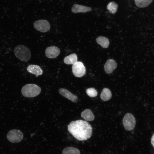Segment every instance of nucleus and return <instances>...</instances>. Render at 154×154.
Instances as JSON below:
<instances>
[{
  "label": "nucleus",
  "instance_id": "1",
  "mask_svg": "<svg viewBox=\"0 0 154 154\" xmlns=\"http://www.w3.org/2000/svg\"><path fill=\"white\" fill-rule=\"evenodd\" d=\"M68 130L76 139L81 141L89 139L92 131L91 125L87 121L82 120L70 122L68 125Z\"/></svg>",
  "mask_w": 154,
  "mask_h": 154
},
{
  "label": "nucleus",
  "instance_id": "2",
  "mask_svg": "<svg viewBox=\"0 0 154 154\" xmlns=\"http://www.w3.org/2000/svg\"><path fill=\"white\" fill-rule=\"evenodd\" d=\"M15 55L20 60L27 62L31 57V54L29 49L26 46L22 44L16 46L14 50Z\"/></svg>",
  "mask_w": 154,
  "mask_h": 154
},
{
  "label": "nucleus",
  "instance_id": "3",
  "mask_svg": "<svg viewBox=\"0 0 154 154\" xmlns=\"http://www.w3.org/2000/svg\"><path fill=\"white\" fill-rule=\"evenodd\" d=\"M21 92L24 96L31 98L39 95L41 92V88L36 84H29L24 86L22 88Z\"/></svg>",
  "mask_w": 154,
  "mask_h": 154
},
{
  "label": "nucleus",
  "instance_id": "4",
  "mask_svg": "<svg viewBox=\"0 0 154 154\" xmlns=\"http://www.w3.org/2000/svg\"><path fill=\"white\" fill-rule=\"evenodd\" d=\"M7 137L8 140L11 142L18 143L22 140L23 135L22 132L19 130L13 129L8 132Z\"/></svg>",
  "mask_w": 154,
  "mask_h": 154
},
{
  "label": "nucleus",
  "instance_id": "5",
  "mask_svg": "<svg viewBox=\"0 0 154 154\" xmlns=\"http://www.w3.org/2000/svg\"><path fill=\"white\" fill-rule=\"evenodd\" d=\"M136 121L135 117L131 114L127 113L124 116L123 123L125 129L130 131L133 129L135 125Z\"/></svg>",
  "mask_w": 154,
  "mask_h": 154
},
{
  "label": "nucleus",
  "instance_id": "6",
  "mask_svg": "<svg viewBox=\"0 0 154 154\" xmlns=\"http://www.w3.org/2000/svg\"><path fill=\"white\" fill-rule=\"evenodd\" d=\"M73 74L76 77H81L86 74V68L81 62L77 61L73 64L72 66Z\"/></svg>",
  "mask_w": 154,
  "mask_h": 154
},
{
  "label": "nucleus",
  "instance_id": "7",
  "mask_svg": "<svg viewBox=\"0 0 154 154\" xmlns=\"http://www.w3.org/2000/svg\"><path fill=\"white\" fill-rule=\"evenodd\" d=\"M34 27L35 29L42 33L48 31L50 28L49 22L44 19H41L35 21L34 23Z\"/></svg>",
  "mask_w": 154,
  "mask_h": 154
},
{
  "label": "nucleus",
  "instance_id": "8",
  "mask_svg": "<svg viewBox=\"0 0 154 154\" xmlns=\"http://www.w3.org/2000/svg\"><path fill=\"white\" fill-rule=\"evenodd\" d=\"M60 49L57 47L52 46L48 47L45 50L46 56L49 58H56L60 54Z\"/></svg>",
  "mask_w": 154,
  "mask_h": 154
},
{
  "label": "nucleus",
  "instance_id": "9",
  "mask_svg": "<svg viewBox=\"0 0 154 154\" xmlns=\"http://www.w3.org/2000/svg\"><path fill=\"white\" fill-rule=\"evenodd\" d=\"M59 93L62 96L74 102H77L78 97L76 95L72 94L67 89L61 88L59 90Z\"/></svg>",
  "mask_w": 154,
  "mask_h": 154
},
{
  "label": "nucleus",
  "instance_id": "10",
  "mask_svg": "<svg viewBox=\"0 0 154 154\" xmlns=\"http://www.w3.org/2000/svg\"><path fill=\"white\" fill-rule=\"evenodd\" d=\"M117 66V63L114 60L109 59L107 61L105 64V71L107 74H110L116 68Z\"/></svg>",
  "mask_w": 154,
  "mask_h": 154
},
{
  "label": "nucleus",
  "instance_id": "11",
  "mask_svg": "<svg viewBox=\"0 0 154 154\" xmlns=\"http://www.w3.org/2000/svg\"><path fill=\"white\" fill-rule=\"evenodd\" d=\"M92 8L85 6L74 4L71 8V11L75 13H86L91 11Z\"/></svg>",
  "mask_w": 154,
  "mask_h": 154
},
{
  "label": "nucleus",
  "instance_id": "12",
  "mask_svg": "<svg viewBox=\"0 0 154 154\" xmlns=\"http://www.w3.org/2000/svg\"><path fill=\"white\" fill-rule=\"evenodd\" d=\"M27 69L29 72L36 75L37 77L41 75L43 73L40 67L37 65H30L27 67Z\"/></svg>",
  "mask_w": 154,
  "mask_h": 154
},
{
  "label": "nucleus",
  "instance_id": "13",
  "mask_svg": "<svg viewBox=\"0 0 154 154\" xmlns=\"http://www.w3.org/2000/svg\"><path fill=\"white\" fill-rule=\"evenodd\" d=\"M81 116L86 120L90 121H93L94 116L92 112L89 109H86L82 112Z\"/></svg>",
  "mask_w": 154,
  "mask_h": 154
},
{
  "label": "nucleus",
  "instance_id": "14",
  "mask_svg": "<svg viewBox=\"0 0 154 154\" xmlns=\"http://www.w3.org/2000/svg\"><path fill=\"white\" fill-rule=\"evenodd\" d=\"M77 62V57L75 53L72 54L65 57L64 62L67 64H73Z\"/></svg>",
  "mask_w": 154,
  "mask_h": 154
},
{
  "label": "nucleus",
  "instance_id": "15",
  "mask_svg": "<svg viewBox=\"0 0 154 154\" xmlns=\"http://www.w3.org/2000/svg\"><path fill=\"white\" fill-rule=\"evenodd\" d=\"M112 94L110 90L106 88H104L100 94V98L104 101L109 100L111 98Z\"/></svg>",
  "mask_w": 154,
  "mask_h": 154
},
{
  "label": "nucleus",
  "instance_id": "16",
  "mask_svg": "<svg viewBox=\"0 0 154 154\" xmlns=\"http://www.w3.org/2000/svg\"><path fill=\"white\" fill-rule=\"evenodd\" d=\"M96 40L97 43L103 48H108L110 44L108 39L104 37H99L96 38Z\"/></svg>",
  "mask_w": 154,
  "mask_h": 154
},
{
  "label": "nucleus",
  "instance_id": "17",
  "mask_svg": "<svg viewBox=\"0 0 154 154\" xmlns=\"http://www.w3.org/2000/svg\"><path fill=\"white\" fill-rule=\"evenodd\" d=\"M62 154H80L79 150L73 147H68L62 151Z\"/></svg>",
  "mask_w": 154,
  "mask_h": 154
},
{
  "label": "nucleus",
  "instance_id": "18",
  "mask_svg": "<svg viewBox=\"0 0 154 154\" xmlns=\"http://www.w3.org/2000/svg\"><path fill=\"white\" fill-rule=\"evenodd\" d=\"M153 0H135L136 5L140 8L145 7L149 5Z\"/></svg>",
  "mask_w": 154,
  "mask_h": 154
},
{
  "label": "nucleus",
  "instance_id": "19",
  "mask_svg": "<svg viewBox=\"0 0 154 154\" xmlns=\"http://www.w3.org/2000/svg\"><path fill=\"white\" fill-rule=\"evenodd\" d=\"M117 4L114 1L110 2L107 5V9L112 14L115 13L117 11Z\"/></svg>",
  "mask_w": 154,
  "mask_h": 154
},
{
  "label": "nucleus",
  "instance_id": "20",
  "mask_svg": "<svg viewBox=\"0 0 154 154\" xmlns=\"http://www.w3.org/2000/svg\"><path fill=\"white\" fill-rule=\"evenodd\" d=\"M86 93L90 97H95L98 94L97 91L94 88H90L86 90Z\"/></svg>",
  "mask_w": 154,
  "mask_h": 154
},
{
  "label": "nucleus",
  "instance_id": "21",
  "mask_svg": "<svg viewBox=\"0 0 154 154\" xmlns=\"http://www.w3.org/2000/svg\"><path fill=\"white\" fill-rule=\"evenodd\" d=\"M151 143L154 147V133L153 134L151 139Z\"/></svg>",
  "mask_w": 154,
  "mask_h": 154
}]
</instances>
